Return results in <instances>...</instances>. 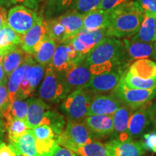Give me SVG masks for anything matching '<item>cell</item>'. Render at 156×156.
<instances>
[{
  "mask_svg": "<svg viewBox=\"0 0 156 156\" xmlns=\"http://www.w3.org/2000/svg\"><path fill=\"white\" fill-rule=\"evenodd\" d=\"M153 47H154V50H155V55H156V41L155 42L153 43Z\"/></svg>",
  "mask_w": 156,
  "mask_h": 156,
  "instance_id": "db71d44e",
  "label": "cell"
},
{
  "mask_svg": "<svg viewBox=\"0 0 156 156\" xmlns=\"http://www.w3.org/2000/svg\"><path fill=\"white\" fill-rule=\"evenodd\" d=\"M111 23V15L103 9H95L84 15L83 29L93 31L107 29Z\"/></svg>",
  "mask_w": 156,
  "mask_h": 156,
  "instance_id": "44dd1931",
  "label": "cell"
},
{
  "mask_svg": "<svg viewBox=\"0 0 156 156\" xmlns=\"http://www.w3.org/2000/svg\"><path fill=\"white\" fill-rule=\"evenodd\" d=\"M22 41V37L12 30L8 25H4L0 30V54L3 56L18 47Z\"/></svg>",
  "mask_w": 156,
  "mask_h": 156,
  "instance_id": "cb8c5ba5",
  "label": "cell"
},
{
  "mask_svg": "<svg viewBox=\"0 0 156 156\" xmlns=\"http://www.w3.org/2000/svg\"><path fill=\"white\" fill-rule=\"evenodd\" d=\"M133 112V109L124 104L112 115L114 125L112 139H119L123 141L132 140L128 134V126L129 119Z\"/></svg>",
  "mask_w": 156,
  "mask_h": 156,
  "instance_id": "ac0fdd59",
  "label": "cell"
},
{
  "mask_svg": "<svg viewBox=\"0 0 156 156\" xmlns=\"http://www.w3.org/2000/svg\"><path fill=\"white\" fill-rule=\"evenodd\" d=\"M97 141L93 137L86 124L82 122L68 120L62 134L57 136L58 145L72 150L74 147Z\"/></svg>",
  "mask_w": 156,
  "mask_h": 156,
  "instance_id": "8992f818",
  "label": "cell"
},
{
  "mask_svg": "<svg viewBox=\"0 0 156 156\" xmlns=\"http://www.w3.org/2000/svg\"><path fill=\"white\" fill-rule=\"evenodd\" d=\"M5 131H6V128H5V122H3V121L0 119V142H2L4 133H5Z\"/></svg>",
  "mask_w": 156,
  "mask_h": 156,
  "instance_id": "c3c4849f",
  "label": "cell"
},
{
  "mask_svg": "<svg viewBox=\"0 0 156 156\" xmlns=\"http://www.w3.org/2000/svg\"><path fill=\"white\" fill-rule=\"evenodd\" d=\"M41 125H47L52 129L56 136H59L64 130L65 120L64 116L59 113L48 109L45 113Z\"/></svg>",
  "mask_w": 156,
  "mask_h": 156,
  "instance_id": "4dcf8cb0",
  "label": "cell"
},
{
  "mask_svg": "<svg viewBox=\"0 0 156 156\" xmlns=\"http://www.w3.org/2000/svg\"><path fill=\"white\" fill-rule=\"evenodd\" d=\"M104 145L108 156H143L146 151L142 140L112 139Z\"/></svg>",
  "mask_w": 156,
  "mask_h": 156,
  "instance_id": "5bb4252c",
  "label": "cell"
},
{
  "mask_svg": "<svg viewBox=\"0 0 156 156\" xmlns=\"http://www.w3.org/2000/svg\"><path fill=\"white\" fill-rule=\"evenodd\" d=\"M13 150V151L15 152V156H23V155H21L20 153H19V152H17V151H15V150H14V149H12Z\"/></svg>",
  "mask_w": 156,
  "mask_h": 156,
  "instance_id": "816d5d0a",
  "label": "cell"
},
{
  "mask_svg": "<svg viewBox=\"0 0 156 156\" xmlns=\"http://www.w3.org/2000/svg\"><path fill=\"white\" fill-rule=\"evenodd\" d=\"M123 73V69L116 68L108 73L93 75L90 83L84 89L92 94L112 92L119 82Z\"/></svg>",
  "mask_w": 156,
  "mask_h": 156,
  "instance_id": "4fadbf2b",
  "label": "cell"
},
{
  "mask_svg": "<svg viewBox=\"0 0 156 156\" xmlns=\"http://www.w3.org/2000/svg\"><path fill=\"white\" fill-rule=\"evenodd\" d=\"M9 145L23 156H40L37 151L34 131L30 129L25 132L18 142L9 143Z\"/></svg>",
  "mask_w": 156,
  "mask_h": 156,
  "instance_id": "d4e9b609",
  "label": "cell"
},
{
  "mask_svg": "<svg viewBox=\"0 0 156 156\" xmlns=\"http://www.w3.org/2000/svg\"><path fill=\"white\" fill-rule=\"evenodd\" d=\"M75 0H46L41 12L44 20L56 18L69 10Z\"/></svg>",
  "mask_w": 156,
  "mask_h": 156,
  "instance_id": "484cf974",
  "label": "cell"
},
{
  "mask_svg": "<svg viewBox=\"0 0 156 156\" xmlns=\"http://www.w3.org/2000/svg\"><path fill=\"white\" fill-rule=\"evenodd\" d=\"M7 16L6 15V9L0 7V30L2 28L3 25L7 24Z\"/></svg>",
  "mask_w": 156,
  "mask_h": 156,
  "instance_id": "f6af8a7d",
  "label": "cell"
},
{
  "mask_svg": "<svg viewBox=\"0 0 156 156\" xmlns=\"http://www.w3.org/2000/svg\"><path fill=\"white\" fill-rule=\"evenodd\" d=\"M7 77L0 82V118H3L7 108L9 107L8 91H7Z\"/></svg>",
  "mask_w": 156,
  "mask_h": 156,
  "instance_id": "f35d334b",
  "label": "cell"
},
{
  "mask_svg": "<svg viewBox=\"0 0 156 156\" xmlns=\"http://www.w3.org/2000/svg\"><path fill=\"white\" fill-rule=\"evenodd\" d=\"M26 53L20 47H17L4 56L2 64L5 75L9 77L15 69L20 67L25 61Z\"/></svg>",
  "mask_w": 156,
  "mask_h": 156,
  "instance_id": "f1b7e54d",
  "label": "cell"
},
{
  "mask_svg": "<svg viewBox=\"0 0 156 156\" xmlns=\"http://www.w3.org/2000/svg\"><path fill=\"white\" fill-rule=\"evenodd\" d=\"M27 101L28 108L25 124L28 129H34L41 125L45 113L50 108V106L41 98H30Z\"/></svg>",
  "mask_w": 156,
  "mask_h": 156,
  "instance_id": "ffe728a7",
  "label": "cell"
},
{
  "mask_svg": "<svg viewBox=\"0 0 156 156\" xmlns=\"http://www.w3.org/2000/svg\"><path fill=\"white\" fill-rule=\"evenodd\" d=\"M122 78L126 86L136 89H153L156 87V79H143L132 75L128 71L124 72Z\"/></svg>",
  "mask_w": 156,
  "mask_h": 156,
  "instance_id": "1f68e13d",
  "label": "cell"
},
{
  "mask_svg": "<svg viewBox=\"0 0 156 156\" xmlns=\"http://www.w3.org/2000/svg\"><path fill=\"white\" fill-rule=\"evenodd\" d=\"M46 21V30L47 35L50 38L54 39L56 43H63L68 38L66 29L56 18L48 20Z\"/></svg>",
  "mask_w": 156,
  "mask_h": 156,
  "instance_id": "e575fe53",
  "label": "cell"
},
{
  "mask_svg": "<svg viewBox=\"0 0 156 156\" xmlns=\"http://www.w3.org/2000/svg\"><path fill=\"white\" fill-rule=\"evenodd\" d=\"M6 130L8 133L9 143H15L18 142L21 136L28 129L25 122L20 119H12L5 123Z\"/></svg>",
  "mask_w": 156,
  "mask_h": 156,
  "instance_id": "836d02e7",
  "label": "cell"
},
{
  "mask_svg": "<svg viewBox=\"0 0 156 156\" xmlns=\"http://www.w3.org/2000/svg\"><path fill=\"white\" fill-rule=\"evenodd\" d=\"M93 94L87 90L80 88L69 93L62 101V111L68 120L82 122L88 114Z\"/></svg>",
  "mask_w": 156,
  "mask_h": 156,
  "instance_id": "277c9868",
  "label": "cell"
},
{
  "mask_svg": "<svg viewBox=\"0 0 156 156\" xmlns=\"http://www.w3.org/2000/svg\"><path fill=\"white\" fill-rule=\"evenodd\" d=\"M133 42L154 43L156 41V18L151 15L145 14L144 19L136 34L130 37Z\"/></svg>",
  "mask_w": 156,
  "mask_h": 156,
  "instance_id": "603a6c76",
  "label": "cell"
},
{
  "mask_svg": "<svg viewBox=\"0 0 156 156\" xmlns=\"http://www.w3.org/2000/svg\"><path fill=\"white\" fill-rule=\"evenodd\" d=\"M142 138V142L146 151H150L156 153V132L144 134Z\"/></svg>",
  "mask_w": 156,
  "mask_h": 156,
  "instance_id": "60d3db41",
  "label": "cell"
},
{
  "mask_svg": "<svg viewBox=\"0 0 156 156\" xmlns=\"http://www.w3.org/2000/svg\"><path fill=\"white\" fill-rule=\"evenodd\" d=\"M38 15L34 9L26 6H15L9 9L7 25L19 34H25L36 24Z\"/></svg>",
  "mask_w": 156,
  "mask_h": 156,
  "instance_id": "52a82bcc",
  "label": "cell"
},
{
  "mask_svg": "<svg viewBox=\"0 0 156 156\" xmlns=\"http://www.w3.org/2000/svg\"><path fill=\"white\" fill-rule=\"evenodd\" d=\"M85 58L77 54L69 39L56 46L50 65L57 73L64 74L74 64Z\"/></svg>",
  "mask_w": 156,
  "mask_h": 156,
  "instance_id": "ba28073f",
  "label": "cell"
},
{
  "mask_svg": "<svg viewBox=\"0 0 156 156\" xmlns=\"http://www.w3.org/2000/svg\"><path fill=\"white\" fill-rule=\"evenodd\" d=\"M35 63L34 59L32 56L27 54L25 56V61L17 69H15L12 73L9 75L8 81H7V91H8V100L9 106L14 102L17 98V93H18L20 86L24 79L27 72L30 67Z\"/></svg>",
  "mask_w": 156,
  "mask_h": 156,
  "instance_id": "e0dca14e",
  "label": "cell"
},
{
  "mask_svg": "<svg viewBox=\"0 0 156 156\" xmlns=\"http://www.w3.org/2000/svg\"><path fill=\"white\" fill-rule=\"evenodd\" d=\"M89 66L112 63L123 68L129 62L123 41L114 37H106L96 45L86 56Z\"/></svg>",
  "mask_w": 156,
  "mask_h": 156,
  "instance_id": "7a4b0ae2",
  "label": "cell"
},
{
  "mask_svg": "<svg viewBox=\"0 0 156 156\" xmlns=\"http://www.w3.org/2000/svg\"><path fill=\"white\" fill-rule=\"evenodd\" d=\"M123 103L112 93L110 94H93L87 116L112 115L123 106Z\"/></svg>",
  "mask_w": 156,
  "mask_h": 156,
  "instance_id": "9a60e30c",
  "label": "cell"
},
{
  "mask_svg": "<svg viewBox=\"0 0 156 156\" xmlns=\"http://www.w3.org/2000/svg\"><path fill=\"white\" fill-rule=\"evenodd\" d=\"M36 140L47 141L57 138L52 129L47 125H40L33 129Z\"/></svg>",
  "mask_w": 156,
  "mask_h": 156,
  "instance_id": "74e56055",
  "label": "cell"
},
{
  "mask_svg": "<svg viewBox=\"0 0 156 156\" xmlns=\"http://www.w3.org/2000/svg\"><path fill=\"white\" fill-rule=\"evenodd\" d=\"M13 4H15V0H0V7H3L5 9L9 8Z\"/></svg>",
  "mask_w": 156,
  "mask_h": 156,
  "instance_id": "7dc6e473",
  "label": "cell"
},
{
  "mask_svg": "<svg viewBox=\"0 0 156 156\" xmlns=\"http://www.w3.org/2000/svg\"><path fill=\"white\" fill-rule=\"evenodd\" d=\"M107 29L89 31L83 29L71 39L74 48L80 56L86 57L96 45L102 41L107 36Z\"/></svg>",
  "mask_w": 156,
  "mask_h": 156,
  "instance_id": "8fae6325",
  "label": "cell"
},
{
  "mask_svg": "<svg viewBox=\"0 0 156 156\" xmlns=\"http://www.w3.org/2000/svg\"><path fill=\"white\" fill-rule=\"evenodd\" d=\"M75 152L68 149V148L62 147L58 145L56 147L53 156H77Z\"/></svg>",
  "mask_w": 156,
  "mask_h": 156,
  "instance_id": "7bdbcfd3",
  "label": "cell"
},
{
  "mask_svg": "<svg viewBox=\"0 0 156 156\" xmlns=\"http://www.w3.org/2000/svg\"><path fill=\"white\" fill-rule=\"evenodd\" d=\"M112 93L123 103L135 111L140 107L152 103L156 97V87L153 89H136L129 87L122 77Z\"/></svg>",
  "mask_w": 156,
  "mask_h": 156,
  "instance_id": "5b68a950",
  "label": "cell"
},
{
  "mask_svg": "<svg viewBox=\"0 0 156 156\" xmlns=\"http://www.w3.org/2000/svg\"><path fill=\"white\" fill-rule=\"evenodd\" d=\"M3 57H4V56L2 55V54H0V63H2V62Z\"/></svg>",
  "mask_w": 156,
  "mask_h": 156,
  "instance_id": "11a10c76",
  "label": "cell"
},
{
  "mask_svg": "<svg viewBox=\"0 0 156 156\" xmlns=\"http://www.w3.org/2000/svg\"><path fill=\"white\" fill-rule=\"evenodd\" d=\"M145 14L156 18V0H135Z\"/></svg>",
  "mask_w": 156,
  "mask_h": 156,
  "instance_id": "ab89813d",
  "label": "cell"
},
{
  "mask_svg": "<svg viewBox=\"0 0 156 156\" xmlns=\"http://www.w3.org/2000/svg\"><path fill=\"white\" fill-rule=\"evenodd\" d=\"M80 156H108L105 145L100 141L74 147L71 150Z\"/></svg>",
  "mask_w": 156,
  "mask_h": 156,
  "instance_id": "d6a6232c",
  "label": "cell"
},
{
  "mask_svg": "<svg viewBox=\"0 0 156 156\" xmlns=\"http://www.w3.org/2000/svg\"><path fill=\"white\" fill-rule=\"evenodd\" d=\"M101 2V0H75L70 9L85 15L98 8Z\"/></svg>",
  "mask_w": 156,
  "mask_h": 156,
  "instance_id": "8d00e7d4",
  "label": "cell"
},
{
  "mask_svg": "<svg viewBox=\"0 0 156 156\" xmlns=\"http://www.w3.org/2000/svg\"><path fill=\"white\" fill-rule=\"evenodd\" d=\"M111 23L107 36L126 38L136 34L144 19L145 13L136 1L130 0L110 12Z\"/></svg>",
  "mask_w": 156,
  "mask_h": 156,
  "instance_id": "6da1fadb",
  "label": "cell"
},
{
  "mask_svg": "<svg viewBox=\"0 0 156 156\" xmlns=\"http://www.w3.org/2000/svg\"><path fill=\"white\" fill-rule=\"evenodd\" d=\"M45 0H27L25 2V5L30 9H37L38 5Z\"/></svg>",
  "mask_w": 156,
  "mask_h": 156,
  "instance_id": "bcb514c9",
  "label": "cell"
},
{
  "mask_svg": "<svg viewBox=\"0 0 156 156\" xmlns=\"http://www.w3.org/2000/svg\"><path fill=\"white\" fill-rule=\"evenodd\" d=\"M129 1L130 0H101V5L98 9H103L110 13L119 6Z\"/></svg>",
  "mask_w": 156,
  "mask_h": 156,
  "instance_id": "b9f144b4",
  "label": "cell"
},
{
  "mask_svg": "<svg viewBox=\"0 0 156 156\" xmlns=\"http://www.w3.org/2000/svg\"><path fill=\"white\" fill-rule=\"evenodd\" d=\"M28 108V101L16 98L14 102L7 108V111L4 114V118L6 119V122L16 119L22 120L25 123L26 122Z\"/></svg>",
  "mask_w": 156,
  "mask_h": 156,
  "instance_id": "f546056e",
  "label": "cell"
},
{
  "mask_svg": "<svg viewBox=\"0 0 156 156\" xmlns=\"http://www.w3.org/2000/svg\"><path fill=\"white\" fill-rule=\"evenodd\" d=\"M7 77L5 75V72H4V69L2 67V63H0V82L3 81L5 78H7Z\"/></svg>",
  "mask_w": 156,
  "mask_h": 156,
  "instance_id": "681fc988",
  "label": "cell"
},
{
  "mask_svg": "<svg viewBox=\"0 0 156 156\" xmlns=\"http://www.w3.org/2000/svg\"><path fill=\"white\" fill-rule=\"evenodd\" d=\"M56 48V42L46 35L44 41L34 55L36 62L45 67H47L52 61Z\"/></svg>",
  "mask_w": 156,
  "mask_h": 156,
  "instance_id": "83f0119b",
  "label": "cell"
},
{
  "mask_svg": "<svg viewBox=\"0 0 156 156\" xmlns=\"http://www.w3.org/2000/svg\"><path fill=\"white\" fill-rule=\"evenodd\" d=\"M153 124L154 126V128L156 130V110H155V112H154L153 116Z\"/></svg>",
  "mask_w": 156,
  "mask_h": 156,
  "instance_id": "f907efd6",
  "label": "cell"
},
{
  "mask_svg": "<svg viewBox=\"0 0 156 156\" xmlns=\"http://www.w3.org/2000/svg\"><path fill=\"white\" fill-rule=\"evenodd\" d=\"M0 156H15V152L9 145L5 142H0Z\"/></svg>",
  "mask_w": 156,
  "mask_h": 156,
  "instance_id": "ee69618b",
  "label": "cell"
},
{
  "mask_svg": "<svg viewBox=\"0 0 156 156\" xmlns=\"http://www.w3.org/2000/svg\"><path fill=\"white\" fill-rule=\"evenodd\" d=\"M69 94L63 74L55 71L51 66L46 67V73L39 90V96L44 102L58 103Z\"/></svg>",
  "mask_w": 156,
  "mask_h": 156,
  "instance_id": "3957f363",
  "label": "cell"
},
{
  "mask_svg": "<svg viewBox=\"0 0 156 156\" xmlns=\"http://www.w3.org/2000/svg\"><path fill=\"white\" fill-rule=\"evenodd\" d=\"M45 67L38 63L33 64L27 72L25 75V78L28 81L29 86H30L31 92L34 94L37 87L38 86L40 82L42 80L45 74Z\"/></svg>",
  "mask_w": 156,
  "mask_h": 156,
  "instance_id": "d590c367",
  "label": "cell"
},
{
  "mask_svg": "<svg viewBox=\"0 0 156 156\" xmlns=\"http://www.w3.org/2000/svg\"><path fill=\"white\" fill-rule=\"evenodd\" d=\"M63 76L68 92L70 93L75 90L85 88L90 81L93 75L85 58L74 64L63 74Z\"/></svg>",
  "mask_w": 156,
  "mask_h": 156,
  "instance_id": "9c48e42d",
  "label": "cell"
},
{
  "mask_svg": "<svg viewBox=\"0 0 156 156\" xmlns=\"http://www.w3.org/2000/svg\"><path fill=\"white\" fill-rule=\"evenodd\" d=\"M152 108H153L154 110H156V101H155V103H152Z\"/></svg>",
  "mask_w": 156,
  "mask_h": 156,
  "instance_id": "f5cc1de1",
  "label": "cell"
},
{
  "mask_svg": "<svg viewBox=\"0 0 156 156\" xmlns=\"http://www.w3.org/2000/svg\"><path fill=\"white\" fill-rule=\"evenodd\" d=\"M47 35L46 21L41 15L34 26L22 36L20 47L29 55L34 56Z\"/></svg>",
  "mask_w": 156,
  "mask_h": 156,
  "instance_id": "7c38bea8",
  "label": "cell"
},
{
  "mask_svg": "<svg viewBox=\"0 0 156 156\" xmlns=\"http://www.w3.org/2000/svg\"><path fill=\"white\" fill-rule=\"evenodd\" d=\"M83 122L95 140L112 139L114 134V125L112 116L108 115H90L84 119Z\"/></svg>",
  "mask_w": 156,
  "mask_h": 156,
  "instance_id": "2e32d148",
  "label": "cell"
},
{
  "mask_svg": "<svg viewBox=\"0 0 156 156\" xmlns=\"http://www.w3.org/2000/svg\"><path fill=\"white\" fill-rule=\"evenodd\" d=\"M151 103L136 109L131 115L128 126V134L131 139L135 140L143 136L151 123H153L155 110L152 108Z\"/></svg>",
  "mask_w": 156,
  "mask_h": 156,
  "instance_id": "30bf717a",
  "label": "cell"
},
{
  "mask_svg": "<svg viewBox=\"0 0 156 156\" xmlns=\"http://www.w3.org/2000/svg\"><path fill=\"white\" fill-rule=\"evenodd\" d=\"M123 43L129 62L149 58L156 60L153 43L133 42L129 38H124Z\"/></svg>",
  "mask_w": 156,
  "mask_h": 156,
  "instance_id": "d6986e66",
  "label": "cell"
},
{
  "mask_svg": "<svg viewBox=\"0 0 156 156\" xmlns=\"http://www.w3.org/2000/svg\"><path fill=\"white\" fill-rule=\"evenodd\" d=\"M128 71L143 79H156V62L151 58L136 60L130 65Z\"/></svg>",
  "mask_w": 156,
  "mask_h": 156,
  "instance_id": "4316f807",
  "label": "cell"
},
{
  "mask_svg": "<svg viewBox=\"0 0 156 156\" xmlns=\"http://www.w3.org/2000/svg\"><path fill=\"white\" fill-rule=\"evenodd\" d=\"M56 18L65 28L69 39L73 38L84 28V15L76 11L69 9Z\"/></svg>",
  "mask_w": 156,
  "mask_h": 156,
  "instance_id": "7402d4cb",
  "label": "cell"
}]
</instances>
